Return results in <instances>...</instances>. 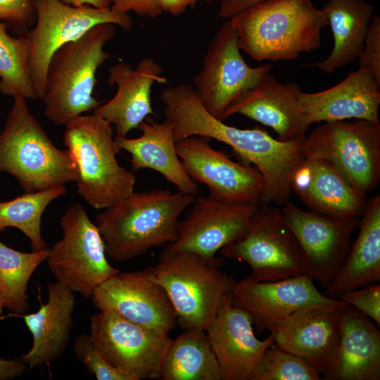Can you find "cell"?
<instances>
[{
    "label": "cell",
    "mask_w": 380,
    "mask_h": 380,
    "mask_svg": "<svg viewBox=\"0 0 380 380\" xmlns=\"http://www.w3.org/2000/svg\"><path fill=\"white\" fill-rule=\"evenodd\" d=\"M62 238L49 248L48 267L56 281L85 298L119 269L107 260L104 242L79 203L69 205L60 219Z\"/></svg>",
    "instance_id": "30bf717a"
},
{
    "label": "cell",
    "mask_w": 380,
    "mask_h": 380,
    "mask_svg": "<svg viewBox=\"0 0 380 380\" xmlns=\"http://www.w3.org/2000/svg\"><path fill=\"white\" fill-rule=\"evenodd\" d=\"M0 172L13 177L25 192L75 182L77 168L68 149L58 148L30 112L27 99L13 96L0 133Z\"/></svg>",
    "instance_id": "5b68a950"
},
{
    "label": "cell",
    "mask_w": 380,
    "mask_h": 380,
    "mask_svg": "<svg viewBox=\"0 0 380 380\" xmlns=\"http://www.w3.org/2000/svg\"><path fill=\"white\" fill-rule=\"evenodd\" d=\"M49 248L25 253L0 240V289L4 308L13 315L27 312V284L36 269L46 260Z\"/></svg>",
    "instance_id": "1f68e13d"
},
{
    "label": "cell",
    "mask_w": 380,
    "mask_h": 380,
    "mask_svg": "<svg viewBox=\"0 0 380 380\" xmlns=\"http://www.w3.org/2000/svg\"><path fill=\"white\" fill-rule=\"evenodd\" d=\"M167 120L177 142L202 136L223 142L242 163L253 164L264 180L260 203L284 205L292 193V176L306 153L305 137L287 141L276 139L264 129H241L220 120L204 108L192 85L180 84L160 94Z\"/></svg>",
    "instance_id": "6da1fadb"
},
{
    "label": "cell",
    "mask_w": 380,
    "mask_h": 380,
    "mask_svg": "<svg viewBox=\"0 0 380 380\" xmlns=\"http://www.w3.org/2000/svg\"><path fill=\"white\" fill-rule=\"evenodd\" d=\"M115 35V25L100 24L63 45L53 54L42 99L44 114L52 123L65 126L101 103L93 96L97 82L96 74L99 68L113 56L104 51V46Z\"/></svg>",
    "instance_id": "277c9868"
},
{
    "label": "cell",
    "mask_w": 380,
    "mask_h": 380,
    "mask_svg": "<svg viewBox=\"0 0 380 380\" xmlns=\"http://www.w3.org/2000/svg\"><path fill=\"white\" fill-rule=\"evenodd\" d=\"M35 26L24 34L29 45L28 71L37 99L45 94L46 74L51 56L63 45L96 25L110 23L129 30L132 18L110 7L75 6L62 0H33Z\"/></svg>",
    "instance_id": "ba28073f"
},
{
    "label": "cell",
    "mask_w": 380,
    "mask_h": 380,
    "mask_svg": "<svg viewBox=\"0 0 380 380\" xmlns=\"http://www.w3.org/2000/svg\"><path fill=\"white\" fill-rule=\"evenodd\" d=\"M91 300L99 310H110L159 332L169 334L177 324L175 309L150 266L119 272L99 284Z\"/></svg>",
    "instance_id": "2e32d148"
},
{
    "label": "cell",
    "mask_w": 380,
    "mask_h": 380,
    "mask_svg": "<svg viewBox=\"0 0 380 380\" xmlns=\"http://www.w3.org/2000/svg\"><path fill=\"white\" fill-rule=\"evenodd\" d=\"M64 184L45 190L25 192L9 201H0V231L14 227L22 232L30 240L32 251L47 248L42 235V218L49 205L65 195Z\"/></svg>",
    "instance_id": "4dcf8cb0"
},
{
    "label": "cell",
    "mask_w": 380,
    "mask_h": 380,
    "mask_svg": "<svg viewBox=\"0 0 380 380\" xmlns=\"http://www.w3.org/2000/svg\"><path fill=\"white\" fill-rule=\"evenodd\" d=\"M338 299L355 308L380 326V284L373 283L341 294Z\"/></svg>",
    "instance_id": "d590c367"
},
{
    "label": "cell",
    "mask_w": 380,
    "mask_h": 380,
    "mask_svg": "<svg viewBox=\"0 0 380 380\" xmlns=\"http://www.w3.org/2000/svg\"><path fill=\"white\" fill-rule=\"evenodd\" d=\"M159 379L222 380L205 330L186 329L172 340L161 365Z\"/></svg>",
    "instance_id": "f546056e"
},
{
    "label": "cell",
    "mask_w": 380,
    "mask_h": 380,
    "mask_svg": "<svg viewBox=\"0 0 380 380\" xmlns=\"http://www.w3.org/2000/svg\"><path fill=\"white\" fill-rule=\"evenodd\" d=\"M137 129L141 132L138 137H115L121 150L130 154L132 170H155L179 191L196 197L198 186L188 175L177 155L172 124L167 119L158 122L148 116Z\"/></svg>",
    "instance_id": "4316f807"
},
{
    "label": "cell",
    "mask_w": 380,
    "mask_h": 380,
    "mask_svg": "<svg viewBox=\"0 0 380 380\" xmlns=\"http://www.w3.org/2000/svg\"><path fill=\"white\" fill-rule=\"evenodd\" d=\"M5 318L0 316V321ZM27 369V365L20 358L12 360L0 358V380H11L23 375Z\"/></svg>",
    "instance_id": "ab89813d"
},
{
    "label": "cell",
    "mask_w": 380,
    "mask_h": 380,
    "mask_svg": "<svg viewBox=\"0 0 380 380\" xmlns=\"http://www.w3.org/2000/svg\"><path fill=\"white\" fill-rule=\"evenodd\" d=\"M359 232L346 260L323 294L338 299L345 292L380 281V195L367 200Z\"/></svg>",
    "instance_id": "83f0119b"
},
{
    "label": "cell",
    "mask_w": 380,
    "mask_h": 380,
    "mask_svg": "<svg viewBox=\"0 0 380 380\" xmlns=\"http://www.w3.org/2000/svg\"><path fill=\"white\" fill-rule=\"evenodd\" d=\"M229 20L240 50L256 61L294 60L317 49L328 25L311 0H263Z\"/></svg>",
    "instance_id": "3957f363"
},
{
    "label": "cell",
    "mask_w": 380,
    "mask_h": 380,
    "mask_svg": "<svg viewBox=\"0 0 380 380\" xmlns=\"http://www.w3.org/2000/svg\"><path fill=\"white\" fill-rule=\"evenodd\" d=\"M291 192L310 210L337 217L362 215L367 199L327 160L307 154L291 180Z\"/></svg>",
    "instance_id": "cb8c5ba5"
},
{
    "label": "cell",
    "mask_w": 380,
    "mask_h": 380,
    "mask_svg": "<svg viewBox=\"0 0 380 380\" xmlns=\"http://www.w3.org/2000/svg\"><path fill=\"white\" fill-rule=\"evenodd\" d=\"M231 20L217 30L208 45L194 89L209 113L222 120L226 109L270 72L272 65L251 67L243 58ZM223 121V120H222Z\"/></svg>",
    "instance_id": "7c38bea8"
},
{
    "label": "cell",
    "mask_w": 380,
    "mask_h": 380,
    "mask_svg": "<svg viewBox=\"0 0 380 380\" xmlns=\"http://www.w3.org/2000/svg\"><path fill=\"white\" fill-rule=\"evenodd\" d=\"M258 205L230 204L209 196L195 197L191 211L179 220L175 240L160 255L177 251L215 256L222 247L239 238Z\"/></svg>",
    "instance_id": "ac0fdd59"
},
{
    "label": "cell",
    "mask_w": 380,
    "mask_h": 380,
    "mask_svg": "<svg viewBox=\"0 0 380 380\" xmlns=\"http://www.w3.org/2000/svg\"><path fill=\"white\" fill-rule=\"evenodd\" d=\"M234 305L246 311L259 334L294 311L311 305H348L325 296L307 274L274 281H256L248 277L234 281Z\"/></svg>",
    "instance_id": "e0dca14e"
},
{
    "label": "cell",
    "mask_w": 380,
    "mask_h": 380,
    "mask_svg": "<svg viewBox=\"0 0 380 380\" xmlns=\"http://www.w3.org/2000/svg\"><path fill=\"white\" fill-rule=\"evenodd\" d=\"M224 258L181 251L160 255L150 266L153 276L165 289L183 329L205 330L220 305L224 294L235 281L220 270Z\"/></svg>",
    "instance_id": "52a82bcc"
},
{
    "label": "cell",
    "mask_w": 380,
    "mask_h": 380,
    "mask_svg": "<svg viewBox=\"0 0 380 380\" xmlns=\"http://www.w3.org/2000/svg\"><path fill=\"white\" fill-rule=\"evenodd\" d=\"M213 0H160L163 12L172 16L185 13L189 8H194L199 1L211 2Z\"/></svg>",
    "instance_id": "b9f144b4"
},
{
    "label": "cell",
    "mask_w": 380,
    "mask_h": 380,
    "mask_svg": "<svg viewBox=\"0 0 380 380\" xmlns=\"http://www.w3.org/2000/svg\"><path fill=\"white\" fill-rule=\"evenodd\" d=\"M163 68L151 58H144L135 68L122 61L108 70L107 84L117 90L114 96L94 110V114L110 122L115 137H127L128 133L149 115H153L151 89L155 83L165 84Z\"/></svg>",
    "instance_id": "44dd1931"
},
{
    "label": "cell",
    "mask_w": 380,
    "mask_h": 380,
    "mask_svg": "<svg viewBox=\"0 0 380 380\" xmlns=\"http://www.w3.org/2000/svg\"><path fill=\"white\" fill-rule=\"evenodd\" d=\"M205 332L222 380H250L263 353L274 343L271 334L264 340L255 336L250 315L233 305L230 291L224 294Z\"/></svg>",
    "instance_id": "ffe728a7"
},
{
    "label": "cell",
    "mask_w": 380,
    "mask_h": 380,
    "mask_svg": "<svg viewBox=\"0 0 380 380\" xmlns=\"http://www.w3.org/2000/svg\"><path fill=\"white\" fill-rule=\"evenodd\" d=\"M321 9L331 27L334 46L325 59L306 66L330 74L360 55L374 16V6L366 0H329Z\"/></svg>",
    "instance_id": "f1b7e54d"
},
{
    "label": "cell",
    "mask_w": 380,
    "mask_h": 380,
    "mask_svg": "<svg viewBox=\"0 0 380 380\" xmlns=\"http://www.w3.org/2000/svg\"><path fill=\"white\" fill-rule=\"evenodd\" d=\"M210 139L191 136L176 143V151L188 175L208 186L209 197L230 204L259 205L264 184L262 175L251 165L232 160L215 149Z\"/></svg>",
    "instance_id": "9a60e30c"
},
{
    "label": "cell",
    "mask_w": 380,
    "mask_h": 380,
    "mask_svg": "<svg viewBox=\"0 0 380 380\" xmlns=\"http://www.w3.org/2000/svg\"><path fill=\"white\" fill-rule=\"evenodd\" d=\"M220 252L223 258L248 263V277L256 281L306 273L302 251L281 210L269 203H260L243 234Z\"/></svg>",
    "instance_id": "9c48e42d"
},
{
    "label": "cell",
    "mask_w": 380,
    "mask_h": 380,
    "mask_svg": "<svg viewBox=\"0 0 380 380\" xmlns=\"http://www.w3.org/2000/svg\"><path fill=\"white\" fill-rule=\"evenodd\" d=\"M195 196L156 189L132 194L101 210L96 225L106 254L118 262L165 246L177 236L179 217Z\"/></svg>",
    "instance_id": "7a4b0ae2"
},
{
    "label": "cell",
    "mask_w": 380,
    "mask_h": 380,
    "mask_svg": "<svg viewBox=\"0 0 380 380\" xmlns=\"http://www.w3.org/2000/svg\"><path fill=\"white\" fill-rule=\"evenodd\" d=\"M89 336L103 357L133 380L159 379L169 334L131 322L115 312L99 310L90 318Z\"/></svg>",
    "instance_id": "4fadbf2b"
},
{
    "label": "cell",
    "mask_w": 380,
    "mask_h": 380,
    "mask_svg": "<svg viewBox=\"0 0 380 380\" xmlns=\"http://www.w3.org/2000/svg\"><path fill=\"white\" fill-rule=\"evenodd\" d=\"M263 0H220L218 16L226 20L232 18L243 10Z\"/></svg>",
    "instance_id": "60d3db41"
},
{
    "label": "cell",
    "mask_w": 380,
    "mask_h": 380,
    "mask_svg": "<svg viewBox=\"0 0 380 380\" xmlns=\"http://www.w3.org/2000/svg\"><path fill=\"white\" fill-rule=\"evenodd\" d=\"M48 300L22 317L32 336L30 350L20 357L29 369L49 365L65 352L73 325L75 293L56 281L47 286Z\"/></svg>",
    "instance_id": "484cf974"
},
{
    "label": "cell",
    "mask_w": 380,
    "mask_h": 380,
    "mask_svg": "<svg viewBox=\"0 0 380 380\" xmlns=\"http://www.w3.org/2000/svg\"><path fill=\"white\" fill-rule=\"evenodd\" d=\"M325 380H379L380 332L355 308L342 309L336 353Z\"/></svg>",
    "instance_id": "d4e9b609"
},
{
    "label": "cell",
    "mask_w": 380,
    "mask_h": 380,
    "mask_svg": "<svg viewBox=\"0 0 380 380\" xmlns=\"http://www.w3.org/2000/svg\"><path fill=\"white\" fill-rule=\"evenodd\" d=\"M281 210L300 248L306 273L325 288L346 260L359 217H337L306 210L289 201Z\"/></svg>",
    "instance_id": "5bb4252c"
},
{
    "label": "cell",
    "mask_w": 380,
    "mask_h": 380,
    "mask_svg": "<svg viewBox=\"0 0 380 380\" xmlns=\"http://www.w3.org/2000/svg\"><path fill=\"white\" fill-rule=\"evenodd\" d=\"M307 154L329 162L354 188L367 194L380 181V123L323 122L304 138Z\"/></svg>",
    "instance_id": "8fae6325"
},
{
    "label": "cell",
    "mask_w": 380,
    "mask_h": 380,
    "mask_svg": "<svg viewBox=\"0 0 380 380\" xmlns=\"http://www.w3.org/2000/svg\"><path fill=\"white\" fill-rule=\"evenodd\" d=\"M33 0H0V21L20 34H25L33 23Z\"/></svg>",
    "instance_id": "8d00e7d4"
},
{
    "label": "cell",
    "mask_w": 380,
    "mask_h": 380,
    "mask_svg": "<svg viewBox=\"0 0 380 380\" xmlns=\"http://www.w3.org/2000/svg\"><path fill=\"white\" fill-rule=\"evenodd\" d=\"M0 21V93L37 99L28 71L29 45L25 34L13 37Z\"/></svg>",
    "instance_id": "d6a6232c"
},
{
    "label": "cell",
    "mask_w": 380,
    "mask_h": 380,
    "mask_svg": "<svg viewBox=\"0 0 380 380\" xmlns=\"http://www.w3.org/2000/svg\"><path fill=\"white\" fill-rule=\"evenodd\" d=\"M110 8L120 13L134 12L141 16L155 18L163 13L160 0H109Z\"/></svg>",
    "instance_id": "f35d334b"
},
{
    "label": "cell",
    "mask_w": 380,
    "mask_h": 380,
    "mask_svg": "<svg viewBox=\"0 0 380 380\" xmlns=\"http://www.w3.org/2000/svg\"><path fill=\"white\" fill-rule=\"evenodd\" d=\"M346 306L304 307L274 324L268 330L274 344L308 362L323 375L334 359L341 311Z\"/></svg>",
    "instance_id": "d6986e66"
},
{
    "label": "cell",
    "mask_w": 380,
    "mask_h": 380,
    "mask_svg": "<svg viewBox=\"0 0 380 380\" xmlns=\"http://www.w3.org/2000/svg\"><path fill=\"white\" fill-rule=\"evenodd\" d=\"M319 371L274 343L262 354L250 380H320Z\"/></svg>",
    "instance_id": "836d02e7"
},
{
    "label": "cell",
    "mask_w": 380,
    "mask_h": 380,
    "mask_svg": "<svg viewBox=\"0 0 380 380\" xmlns=\"http://www.w3.org/2000/svg\"><path fill=\"white\" fill-rule=\"evenodd\" d=\"M3 308H4V300H3L1 291L0 289V315L2 312Z\"/></svg>",
    "instance_id": "ee69618b"
},
{
    "label": "cell",
    "mask_w": 380,
    "mask_h": 380,
    "mask_svg": "<svg viewBox=\"0 0 380 380\" xmlns=\"http://www.w3.org/2000/svg\"><path fill=\"white\" fill-rule=\"evenodd\" d=\"M359 68H367L380 84V18L374 15L369 25L363 48L358 56Z\"/></svg>",
    "instance_id": "74e56055"
},
{
    "label": "cell",
    "mask_w": 380,
    "mask_h": 380,
    "mask_svg": "<svg viewBox=\"0 0 380 380\" xmlns=\"http://www.w3.org/2000/svg\"><path fill=\"white\" fill-rule=\"evenodd\" d=\"M73 351L77 359L97 380H133L103 357L89 334H80L75 339Z\"/></svg>",
    "instance_id": "e575fe53"
},
{
    "label": "cell",
    "mask_w": 380,
    "mask_h": 380,
    "mask_svg": "<svg viewBox=\"0 0 380 380\" xmlns=\"http://www.w3.org/2000/svg\"><path fill=\"white\" fill-rule=\"evenodd\" d=\"M63 141L76 165L77 192L91 208L105 209L134 191L136 177L119 164L121 148L107 120L82 115L65 125Z\"/></svg>",
    "instance_id": "8992f818"
},
{
    "label": "cell",
    "mask_w": 380,
    "mask_h": 380,
    "mask_svg": "<svg viewBox=\"0 0 380 380\" xmlns=\"http://www.w3.org/2000/svg\"><path fill=\"white\" fill-rule=\"evenodd\" d=\"M301 89L296 82L283 84L270 72L253 88L236 99L222 120L239 114L273 129L279 140L287 141L305 136L310 126L298 105Z\"/></svg>",
    "instance_id": "603a6c76"
},
{
    "label": "cell",
    "mask_w": 380,
    "mask_h": 380,
    "mask_svg": "<svg viewBox=\"0 0 380 380\" xmlns=\"http://www.w3.org/2000/svg\"><path fill=\"white\" fill-rule=\"evenodd\" d=\"M298 105L310 125L348 119L379 123L380 84L367 68L350 72L325 90L298 94Z\"/></svg>",
    "instance_id": "7402d4cb"
},
{
    "label": "cell",
    "mask_w": 380,
    "mask_h": 380,
    "mask_svg": "<svg viewBox=\"0 0 380 380\" xmlns=\"http://www.w3.org/2000/svg\"><path fill=\"white\" fill-rule=\"evenodd\" d=\"M64 3L71 6H91L97 8H106L110 7L109 0H62Z\"/></svg>",
    "instance_id": "7bdbcfd3"
}]
</instances>
